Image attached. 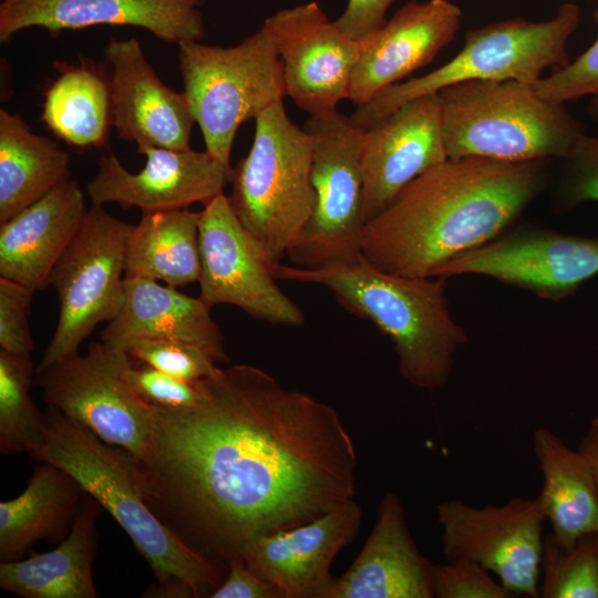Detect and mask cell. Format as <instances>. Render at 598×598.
<instances>
[{
  "mask_svg": "<svg viewBox=\"0 0 598 598\" xmlns=\"http://www.w3.org/2000/svg\"><path fill=\"white\" fill-rule=\"evenodd\" d=\"M184 409L154 408L134 457L147 506L193 549L228 569L255 540L355 495L357 453L338 412L250 364L198 380Z\"/></svg>",
  "mask_w": 598,
  "mask_h": 598,
  "instance_id": "obj_1",
  "label": "cell"
},
{
  "mask_svg": "<svg viewBox=\"0 0 598 598\" xmlns=\"http://www.w3.org/2000/svg\"><path fill=\"white\" fill-rule=\"evenodd\" d=\"M549 175V159L447 158L365 224L362 255L389 274L431 277L439 266L505 233Z\"/></svg>",
  "mask_w": 598,
  "mask_h": 598,
  "instance_id": "obj_2",
  "label": "cell"
},
{
  "mask_svg": "<svg viewBox=\"0 0 598 598\" xmlns=\"http://www.w3.org/2000/svg\"><path fill=\"white\" fill-rule=\"evenodd\" d=\"M45 433L31 455L70 474L105 508L148 563L157 587L152 597H212L227 568L193 549L147 506L135 461L89 429L48 406Z\"/></svg>",
  "mask_w": 598,
  "mask_h": 598,
  "instance_id": "obj_3",
  "label": "cell"
},
{
  "mask_svg": "<svg viewBox=\"0 0 598 598\" xmlns=\"http://www.w3.org/2000/svg\"><path fill=\"white\" fill-rule=\"evenodd\" d=\"M274 275L322 286L349 313L372 322L391 340L402 378L419 389L443 388L457 350L468 341L448 309L444 278L389 274L363 255L318 268L277 264Z\"/></svg>",
  "mask_w": 598,
  "mask_h": 598,
  "instance_id": "obj_4",
  "label": "cell"
},
{
  "mask_svg": "<svg viewBox=\"0 0 598 598\" xmlns=\"http://www.w3.org/2000/svg\"><path fill=\"white\" fill-rule=\"evenodd\" d=\"M437 95L448 158L564 159L584 134L566 103L543 97L527 83L466 81Z\"/></svg>",
  "mask_w": 598,
  "mask_h": 598,
  "instance_id": "obj_5",
  "label": "cell"
},
{
  "mask_svg": "<svg viewBox=\"0 0 598 598\" xmlns=\"http://www.w3.org/2000/svg\"><path fill=\"white\" fill-rule=\"evenodd\" d=\"M579 22V7L564 2L545 21L511 18L468 30L462 50L448 62L383 90L358 105L350 118L368 130L414 99L466 81L514 80L532 84L546 70H558L570 62L567 43Z\"/></svg>",
  "mask_w": 598,
  "mask_h": 598,
  "instance_id": "obj_6",
  "label": "cell"
},
{
  "mask_svg": "<svg viewBox=\"0 0 598 598\" xmlns=\"http://www.w3.org/2000/svg\"><path fill=\"white\" fill-rule=\"evenodd\" d=\"M255 123L251 147L233 168L228 199L267 257L280 264L316 205L312 142L289 118L282 101L262 111Z\"/></svg>",
  "mask_w": 598,
  "mask_h": 598,
  "instance_id": "obj_7",
  "label": "cell"
},
{
  "mask_svg": "<svg viewBox=\"0 0 598 598\" xmlns=\"http://www.w3.org/2000/svg\"><path fill=\"white\" fill-rule=\"evenodd\" d=\"M178 62L205 151L230 166L239 126L286 96L276 44L261 25L234 47L179 42Z\"/></svg>",
  "mask_w": 598,
  "mask_h": 598,
  "instance_id": "obj_8",
  "label": "cell"
},
{
  "mask_svg": "<svg viewBox=\"0 0 598 598\" xmlns=\"http://www.w3.org/2000/svg\"><path fill=\"white\" fill-rule=\"evenodd\" d=\"M312 142L313 213L287 252L293 266L318 268L362 255L365 130L337 110L309 116L303 126Z\"/></svg>",
  "mask_w": 598,
  "mask_h": 598,
  "instance_id": "obj_9",
  "label": "cell"
},
{
  "mask_svg": "<svg viewBox=\"0 0 598 598\" xmlns=\"http://www.w3.org/2000/svg\"><path fill=\"white\" fill-rule=\"evenodd\" d=\"M132 363L124 349L100 340L84 355L76 352L35 369L34 384L48 406L141 461L150 447L154 408L132 388Z\"/></svg>",
  "mask_w": 598,
  "mask_h": 598,
  "instance_id": "obj_10",
  "label": "cell"
},
{
  "mask_svg": "<svg viewBox=\"0 0 598 598\" xmlns=\"http://www.w3.org/2000/svg\"><path fill=\"white\" fill-rule=\"evenodd\" d=\"M133 225L91 204L85 219L49 278L60 312L55 331L37 369L76 353L101 322H110L125 302V257Z\"/></svg>",
  "mask_w": 598,
  "mask_h": 598,
  "instance_id": "obj_11",
  "label": "cell"
},
{
  "mask_svg": "<svg viewBox=\"0 0 598 598\" xmlns=\"http://www.w3.org/2000/svg\"><path fill=\"white\" fill-rule=\"evenodd\" d=\"M436 517L446 561H474L513 596L539 597L546 516L537 497H513L482 507L444 501L436 505Z\"/></svg>",
  "mask_w": 598,
  "mask_h": 598,
  "instance_id": "obj_12",
  "label": "cell"
},
{
  "mask_svg": "<svg viewBox=\"0 0 598 598\" xmlns=\"http://www.w3.org/2000/svg\"><path fill=\"white\" fill-rule=\"evenodd\" d=\"M199 298L210 308L235 306L274 326L298 328L305 315L277 285L272 262L220 193L199 216Z\"/></svg>",
  "mask_w": 598,
  "mask_h": 598,
  "instance_id": "obj_13",
  "label": "cell"
},
{
  "mask_svg": "<svg viewBox=\"0 0 598 598\" xmlns=\"http://www.w3.org/2000/svg\"><path fill=\"white\" fill-rule=\"evenodd\" d=\"M480 275L560 301L598 275V237L527 227L503 233L439 266L431 277Z\"/></svg>",
  "mask_w": 598,
  "mask_h": 598,
  "instance_id": "obj_14",
  "label": "cell"
},
{
  "mask_svg": "<svg viewBox=\"0 0 598 598\" xmlns=\"http://www.w3.org/2000/svg\"><path fill=\"white\" fill-rule=\"evenodd\" d=\"M262 27L282 62L286 96L309 116L337 110L348 100L359 43L331 21L318 2L281 9Z\"/></svg>",
  "mask_w": 598,
  "mask_h": 598,
  "instance_id": "obj_15",
  "label": "cell"
},
{
  "mask_svg": "<svg viewBox=\"0 0 598 598\" xmlns=\"http://www.w3.org/2000/svg\"><path fill=\"white\" fill-rule=\"evenodd\" d=\"M136 152L146 157L137 173L128 172L113 154L100 157L97 172L86 185L91 204L113 203L142 213L184 209L205 205L231 181L233 167L206 151L137 146Z\"/></svg>",
  "mask_w": 598,
  "mask_h": 598,
  "instance_id": "obj_16",
  "label": "cell"
},
{
  "mask_svg": "<svg viewBox=\"0 0 598 598\" xmlns=\"http://www.w3.org/2000/svg\"><path fill=\"white\" fill-rule=\"evenodd\" d=\"M447 158L437 93L405 103L365 130L361 151L365 224L409 183Z\"/></svg>",
  "mask_w": 598,
  "mask_h": 598,
  "instance_id": "obj_17",
  "label": "cell"
},
{
  "mask_svg": "<svg viewBox=\"0 0 598 598\" xmlns=\"http://www.w3.org/2000/svg\"><path fill=\"white\" fill-rule=\"evenodd\" d=\"M111 125L137 146L188 150L196 123L188 99L161 81L136 38L112 39L104 47Z\"/></svg>",
  "mask_w": 598,
  "mask_h": 598,
  "instance_id": "obj_18",
  "label": "cell"
},
{
  "mask_svg": "<svg viewBox=\"0 0 598 598\" xmlns=\"http://www.w3.org/2000/svg\"><path fill=\"white\" fill-rule=\"evenodd\" d=\"M463 12L450 0H411L374 32L358 40L349 97L361 105L431 63L461 28Z\"/></svg>",
  "mask_w": 598,
  "mask_h": 598,
  "instance_id": "obj_19",
  "label": "cell"
},
{
  "mask_svg": "<svg viewBox=\"0 0 598 598\" xmlns=\"http://www.w3.org/2000/svg\"><path fill=\"white\" fill-rule=\"evenodd\" d=\"M205 1L2 0L0 41L28 28L60 32L99 24L138 27L168 43L200 41L206 33L200 11Z\"/></svg>",
  "mask_w": 598,
  "mask_h": 598,
  "instance_id": "obj_20",
  "label": "cell"
},
{
  "mask_svg": "<svg viewBox=\"0 0 598 598\" xmlns=\"http://www.w3.org/2000/svg\"><path fill=\"white\" fill-rule=\"evenodd\" d=\"M361 518V508L352 499L307 523L255 540L243 551V560L282 598H327L334 579L331 564L355 537Z\"/></svg>",
  "mask_w": 598,
  "mask_h": 598,
  "instance_id": "obj_21",
  "label": "cell"
},
{
  "mask_svg": "<svg viewBox=\"0 0 598 598\" xmlns=\"http://www.w3.org/2000/svg\"><path fill=\"white\" fill-rule=\"evenodd\" d=\"M432 567L410 534L400 497L388 492L361 551L327 598H433Z\"/></svg>",
  "mask_w": 598,
  "mask_h": 598,
  "instance_id": "obj_22",
  "label": "cell"
},
{
  "mask_svg": "<svg viewBox=\"0 0 598 598\" xmlns=\"http://www.w3.org/2000/svg\"><path fill=\"white\" fill-rule=\"evenodd\" d=\"M87 210L78 182L68 179L0 224V277L45 289Z\"/></svg>",
  "mask_w": 598,
  "mask_h": 598,
  "instance_id": "obj_23",
  "label": "cell"
},
{
  "mask_svg": "<svg viewBox=\"0 0 598 598\" xmlns=\"http://www.w3.org/2000/svg\"><path fill=\"white\" fill-rule=\"evenodd\" d=\"M125 302L120 313L102 330L100 340L124 348L144 338H163L196 344L216 362H227L224 336L199 297L187 296L156 280L124 278Z\"/></svg>",
  "mask_w": 598,
  "mask_h": 598,
  "instance_id": "obj_24",
  "label": "cell"
},
{
  "mask_svg": "<svg viewBox=\"0 0 598 598\" xmlns=\"http://www.w3.org/2000/svg\"><path fill=\"white\" fill-rule=\"evenodd\" d=\"M101 508L86 494L68 537L54 550L1 561L0 587L23 598H96L92 564Z\"/></svg>",
  "mask_w": 598,
  "mask_h": 598,
  "instance_id": "obj_25",
  "label": "cell"
},
{
  "mask_svg": "<svg viewBox=\"0 0 598 598\" xmlns=\"http://www.w3.org/2000/svg\"><path fill=\"white\" fill-rule=\"evenodd\" d=\"M85 495L70 474L52 463L41 462L24 491L0 503V560L22 559L41 540H64Z\"/></svg>",
  "mask_w": 598,
  "mask_h": 598,
  "instance_id": "obj_26",
  "label": "cell"
},
{
  "mask_svg": "<svg viewBox=\"0 0 598 598\" xmlns=\"http://www.w3.org/2000/svg\"><path fill=\"white\" fill-rule=\"evenodd\" d=\"M534 453L544 477L537 496L551 535L570 549L585 534L598 533V485L587 457L551 430L533 433Z\"/></svg>",
  "mask_w": 598,
  "mask_h": 598,
  "instance_id": "obj_27",
  "label": "cell"
},
{
  "mask_svg": "<svg viewBox=\"0 0 598 598\" xmlns=\"http://www.w3.org/2000/svg\"><path fill=\"white\" fill-rule=\"evenodd\" d=\"M70 179L66 151L0 110V224Z\"/></svg>",
  "mask_w": 598,
  "mask_h": 598,
  "instance_id": "obj_28",
  "label": "cell"
},
{
  "mask_svg": "<svg viewBox=\"0 0 598 598\" xmlns=\"http://www.w3.org/2000/svg\"><path fill=\"white\" fill-rule=\"evenodd\" d=\"M200 212L143 213L128 235L125 278L161 280L172 287L198 281Z\"/></svg>",
  "mask_w": 598,
  "mask_h": 598,
  "instance_id": "obj_29",
  "label": "cell"
},
{
  "mask_svg": "<svg viewBox=\"0 0 598 598\" xmlns=\"http://www.w3.org/2000/svg\"><path fill=\"white\" fill-rule=\"evenodd\" d=\"M44 93L41 120L69 145L103 148L111 126L109 81L94 66L64 65Z\"/></svg>",
  "mask_w": 598,
  "mask_h": 598,
  "instance_id": "obj_30",
  "label": "cell"
},
{
  "mask_svg": "<svg viewBox=\"0 0 598 598\" xmlns=\"http://www.w3.org/2000/svg\"><path fill=\"white\" fill-rule=\"evenodd\" d=\"M35 370L31 355L0 350V452L6 455L28 453L41 445L45 414L30 395Z\"/></svg>",
  "mask_w": 598,
  "mask_h": 598,
  "instance_id": "obj_31",
  "label": "cell"
},
{
  "mask_svg": "<svg viewBox=\"0 0 598 598\" xmlns=\"http://www.w3.org/2000/svg\"><path fill=\"white\" fill-rule=\"evenodd\" d=\"M542 598H598V533L582 535L570 549L544 536Z\"/></svg>",
  "mask_w": 598,
  "mask_h": 598,
  "instance_id": "obj_32",
  "label": "cell"
},
{
  "mask_svg": "<svg viewBox=\"0 0 598 598\" xmlns=\"http://www.w3.org/2000/svg\"><path fill=\"white\" fill-rule=\"evenodd\" d=\"M134 361L182 380L195 382L214 375L216 360L200 347L175 339L144 338L123 348Z\"/></svg>",
  "mask_w": 598,
  "mask_h": 598,
  "instance_id": "obj_33",
  "label": "cell"
},
{
  "mask_svg": "<svg viewBox=\"0 0 598 598\" xmlns=\"http://www.w3.org/2000/svg\"><path fill=\"white\" fill-rule=\"evenodd\" d=\"M564 161L557 208L566 212L581 203L598 202V136L584 133Z\"/></svg>",
  "mask_w": 598,
  "mask_h": 598,
  "instance_id": "obj_34",
  "label": "cell"
},
{
  "mask_svg": "<svg viewBox=\"0 0 598 598\" xmlns=\"http://www.w3.org/2000/svg\"><path fill=\"white\" fill-rule=\"evenodd\" d=\"M432 584L436 598L513 597L488 569L471 560L433 564Z\"/></svg>",
  "mask_w": 598,
  "mask_h": 598,
  "instance_id": "obj_35",
  "label": "cell"
},
{
  "mask_svg": "<svg viewBox=\"0 0 598 598\" xmlns=\"http://www.w3.org/2000/svg\"><path fill=\"white\" fill-rule=\"evenodd\" d=\"M598 25V9L592 14ZM543 97L568 102L598 94V37L573 62L530 84Z\"/></svg>",
  "mask_w": 598,
  "mask_h": 598,
  "instance_id": "obj_36",
  "label": "cell"
},
{
  "mask_svg": "<svg viewBox=\"0 0 598 598\" xmlns=\"http://www.w3.org/2000/svg\"><path fill=\"white\" fill-rule=\"evenodd\" d=\"M35 290L0 277V347L12 354L31 355L34 344L29 326Z\"/></svg>",
  "mask_w": 598,
  "mask_h": 598,
  "instance_id": "obj_37",
  "label": "cell"
},
{
  "mask_svg": "<svg viewBox=\"0 0 598 598\" xmlns=\"http://www.w3.org/2000/svg\"><path fill=\"white\" fill-rule=\"evenodd\" d=\"M127 377L137 395L153 406L184 409L200 398L198 381L178 379L140 361L133 360Z\"/></svg>",
  "mask_w": 598,
  "mask_h": 598,
  "instance_id": "obj_38",
  "label": "cell"
},
{
  "mask_svg": "<svg viewBox=\"0 0 598 598\" xmlns=\"http://www.w3.org/2000/svg\"><path fill=\"white\" fill-rule=\"evenodd\" d=\"M394 1L348 0L346 10L334 23L344 34L358 41L386 22L385 14Z\"/></svg>",
  "mask_w": 598,
  "mask_h": 598,
  "instance_id": "obj_39",
  "label": "cell"
},
{
  "mask_svg": "<svg viewBox=\"0 0 598 598\" xmlns=\"http://www.w3.org/2000/svg\"><path fill=\"white\" fill-rule=\"evenodd\" d=\"M210 598H282L277 588L256 575L243 558L228 565L223 584Z\"/></svg>",
  "mask_w": 598,
  "mask_h": 598,
  "instance_id": "obj_40",
  "label": "cell"
},
{
  "mask_svg": "<svg viewBox=\"0 0 598 598\" xmlns=\"http://www.w3.org/2000/svg\"><path fill=\"white\" fill-rule=\"evenodd\" d=\"M578 450L589 461L598 485V416L591 420Z\"/></svg>",
  "mask_w": 598,
  "mask_h": 598,
  "instance_id": "obj_41",
  "label": "cell"
},
{
  "mask_svg": "<svg viewBox=\"0 0 598 598\" xmlns=\"http://www.w3.org/2000/svg\"><path fill=\"white\" fill-rule=\"evenodd\" d=\"M587 113L591 120L598 125V94L590 96L587 105Z\"/></svg>",
  "mask_w": 598,
  "mask_h": 598,
  "instance_id": "obj_42",
  "label": "cell"
}]
</instances>
